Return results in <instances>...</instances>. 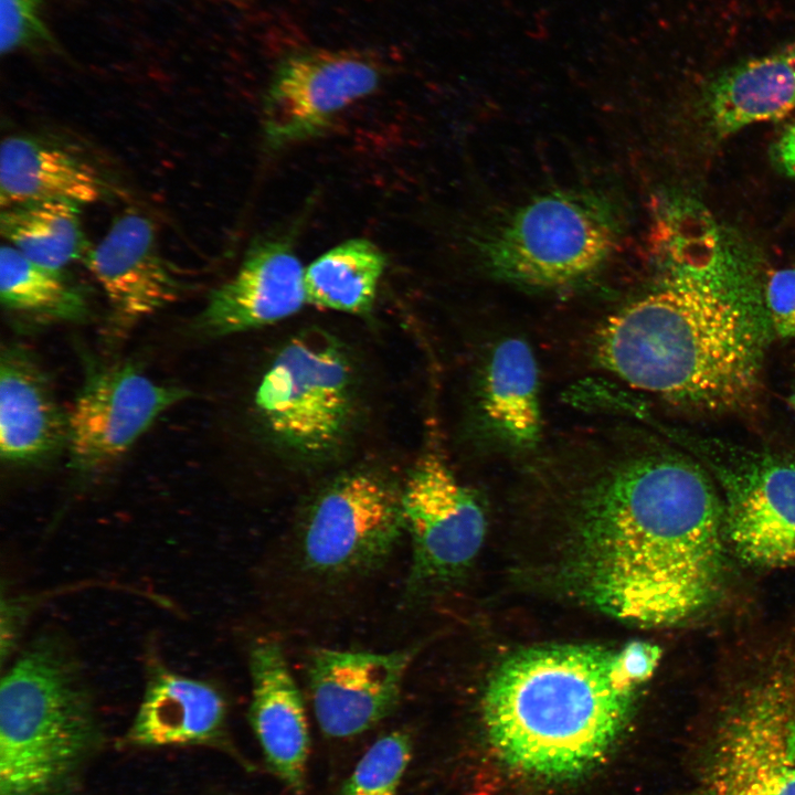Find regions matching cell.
<instances>
[{
	"mask_svg": "<svg viewBox=\"0 0 795 795\" xmlns=\"http://www.w3.org/2000/svg\"><path fill=\"white\" fill-rule=\"evenodd\" d=\"M550 465L575 488L577 572L596 607L661 626L717 603L731 551L722 497L701 462L619 434L589 441Z\"/></svg>",
	"mask_w": 795,
	"mask_h": 795,
	"instance_id": "6da1fadb",
	"label": "cell"
},
{
	"mask_svg": "<svg viewBox=\"0 0 795 795\" xmlns=\"http://www.w3.org/2000/svg\"><path fill=\"white\" fill-rule=\"evenodd\" d=\"M768 320L718 283L671 272L611 315L595 358L629 386L698 412L749 406L760 389Z\"/></svg>",
	"mask_w": 795,
	"mask_h": 795,
	"instance_id": "7a4b0ae2",
	"label": "cell"
},
{
	"mask_svg": "<svg viewBox=\"0 0 795 795\" xmlns=\"http://www.w3.org/2000/svg\"><path fill=\"white\" fill-rule=\"evenodd\" d=\"M636 689L619 672L617 651L584 645L523 650L488 685L489 741L519 772L573 780L610 753L627 724Z\"/></svg>",
	"mask_w": 795,
	"mask_h": 795,
	"instance_id": "3957f363",
	"label": "cell"
},
{
	"mask_svg": "<svg viewBox=\"0 0 795 795\" xmlns=\"http://www.w3.org/2000/svg\"><path fill=\"white\" fill-rule=\"evenodd\" d=\"M404 532L402 488L368 471L347 474L306 505L283 539L277 574L294 600L335 604L385 566Z\"/></svg>",
	"mask_w": 795,
	"mask_h": 795,
	"instance_id": "277c9868",
	"label": "cell"
},
{
	"mask_svg": "<svg viewBox=\"0 0 795 795\" xmlns=\"http://www.w3.org/2000/svg\"><path fill=\"white\" fill-rule=\"evenodd\" d=\"M83 680L52 636L11 664L0 686V795H41L80 759L94 731Z\"/></svg>",
	"mask_w": 795,
	"mask_h": 795,
	"instance_id": "5b68a950",
	"label": "cell"
},
{
	"mask_svg": "<svg viewBox=\"0 0 795 795\" xmlns=\"http://www.w3.org/2000/svg\"><path fill=\"white\" fill-rule=\"evenodd\" d=\"M622 220L604 194L558 189L513 209L476 241L477 256L496 277L536 288L582 282L616 250Z\"/></svg>",
	"mask_w": 795,
	"mask_h": 795,
	"instance_id": "8992f818",
	"label": "cell"
},
{
	"mask_svg": "<svg viewBox=\"0 0 795 795\" xmlns=\"http://www.w3.org/2000/svg\"><path fill=\"white\" fill-rule=\"evenodd\" d=\"M686 795H795V645L725 703Z\"/></svg>",
	"mask_w": 795,
	"mask_h": 795,
	"instance_id": "52a82bcc",
	"label": "cell"
},
{
	"mask_svg": "<svg viewBox=\"0 0 795 795\" xmlns=\"http://www.w3.org/2000/svg\"><path fill=\"white\" fill-rule=\"evenodd\" d=\"M255 404L280 446L307 458L327 456L343 444L352 426L357 404L352 361L327 332H301L272 361Z\"/></svg>",
	"mask_w": 795,
	"mask_h": 795,
	"instance_id": "ba28073f",
	"label": "cell"
},
{
	"mask_svg": "<svg viewBox=\"0 0 795 795\" xmlns=\"http://www.w3.org/2000/svg\"><path fill=\"white\" fill-rule=\"evenodd\" d=\"M723 502L730 551L759 569L795 568V457L698 442Z\"/></svg>",
	"mask_w": 795,
	"mask_h": 795,
	"instance_id": "9c48e42d",
	"label": "cell"
},
{
	"mask_svg": "<svg viewBox=\"0 0 795 795\" xmlns=\"http://www.w3.org/2000/svg\"><path fill=\"white\" fill-rule=\"evenodd\" d=\"M402 510L411 542L402 604L415 611L471 563L487 522L475 495L435 452L411 471L402 488Z\"/></svg>",
	"mask_w": 795,
	"mask_h": 795,
	"instance_id": "30bf717a",
	"label": "cell"
},
{
	"mask_svg": "<svg viewBox=\"0 0 795 795\" xmlns=\"http://www.w3.org/2000/svg\"><path fill=\"white\" fill-rule=\"evenodd\" d=\"M383 76L371 55L308 49L285 56L264 98L266 144L279 149L318 136L338 114L373 94Z\"/></svg>",
	"mask_w": 795,
	"mask_h": 795,
	"instance_id": "8fae6325",
	"label": "cell"
},
{
	"mask_svg": "<svg viewBox=\"0 0 795 795\" xmlns=\"http://www.w3.org/2000/svg\"><path fill=\"white\" fill-rule=\"evenodd\" d=\"M188 390L158 384L130 364L89 372L67 415L72 466L96 473L115 463Z\"/></svg>",
	"mask_w": 795,
	"mask_h": 795,
	"instance_id": "7c38bea8",
	"label": "cell"
},
{
	"mask_svg": "<svg viewBox=\"0 0 795 795\" xmlns=\"http://www.w3.org/2000/svg\"><path fill=\"white\" fill-rule=\"evenodd\" d=\"M418 648L391 651L314 649L306 676L322 732L332 738L362 733L398 706Z\"/></svg>",
	"mask_w": 795,
	"mask_h": 795,
	"instance_id": "4fadbf2b",
	"label": "cell"
},
{
	"mask_svg": "<svg viewBox=\"0 0 795 795\" xmlns=\"http://www.w3.org/2000/svg\"><path fill=\"white\" fill-rule=\"evenodd\" d=\"M85 264L121 325L155 314L181 294L180 282L160 254L152 222L134 210L112 222Z\"/></svg>",
	"mask_w": 795,
	"mask_h": 795,
	"instance_id": "5bb4252c",
	"label": "cell"
},
{
	"mask_svg": "<svg viewBox=\"0 0 795 795\" xmlns=\"http://www.w3.org/2000/svg\"><path fill=\"white\" fill-rule=\"evenodd\" d=\"M304 277L305 268L289 242H258L237 273L211 293L200 327L224 336L284 320L307 303Z\"/></svg>",
	"mask_w": 795,
	"mask_h": 795,
	"instance_id": "9a60e30c",
	"label": "cell"
},
{
	"mask_svg": "<svg viewBox=\"0 0 795 795\" xmlns=\"http://www.w3.org/2000/svg\"><path fill=\"white\" fill-rule=\"evenodd\" d=\"M250 719L266 760L294 791L305 784L309 732L305 704L282 645L262 637L251 646Z\"/></svg>",
	"mask_w": 795,
	"mask_h": 795,
	"instance_id": "2e32d148",
	"label": "cell"
},
{
	"mask_svg": "<svg viewBox=\"0 0 795 795\" xmlns=\"http://www.w3.org/2000/svg\"><path fill=\"white\" fill-rule=\"evenodd\" d=\"M67 441V415L36 363L18 348L1 353L0 453L8 462H31Z\"/></svg>",
	"mask_w": 795,
	"mask_h": 795,
	"instance_id": "e0dca14e",
	"label": "cell"
},
{
	"mask_svg": "<svg viewBox=\"0 0 795 795\" xmlns=\"http://www.w3.org/2000/svg\"><path fill=\"white\" fill-rule=\"evenodd\" d=\"M706 102L720 137L794 112L795 41L719 73L707 87Z\"/></svg>",
	"mask_w": 795,
	"mask_h": 795,
	"instance_id": "ac0fdd59",
	"label": "cell"
},
{
	"mask_svg": "<svg viewBox=\"0 0 795 795\" xmlns=\"http://www.w3.org/2000/svg\"><path fill=\"white\" fill-rule=\"evenodd\" d=\"M225 714L224 698L210 682L153 662L128 735L142 746L203 742L221 732Z\"/></svg>",
	"mask_w": 795,
	"mask_h": 795,
	"instance_id": "d6986e66",
	"label": "cell"
},
{
	"mask_svg": "<svg viewBox=\"0 0 795 795\" xmlns=\"http://www.w3.org/2000/svg\"><path fill=\"white\" fill-rule=\"evenodd\" d=\"M104 194L105 183L97 171L70 151L23 135H11L2 140V208L43 200L94 203Z\"/></svg>",
	"mask_w": 795,
	"mask_h": 795,
	"instance_id": "ffe728a7",
	"label": "cell"
},
{
	"mask_svg": "<svg viewBox=\"0 0 795 795\" xmlns=\"http://www.w3.org/2000/svg\"><path fill=\"white\" fill-rule=\"evenodd\" d=\"M481 388L486 423L506 445L534 447L541 435L540 372L531 347L520 338L492 350Z\"/></svg>",
	"mask_w": 795,
	"mask_h": 795,
	"instance_id": "44dd1931",
	"label": "cell"
},
{
	"mask_svg": "<svg viewBox=\"0 0 795 795\" xmlns=\"http://www.w3.org/2000/svg\"><path fill=\"white\" fill-rule=\"evenodd\" d=\"M80 206L67 200H43L2 208L1 234L26 258L62 271L71 263L85 262L92 248Z\"/></svg>",
	"mask_w": 795,
	"mask_h": 795,
	"instance_id": "7402d4cb",
	"label": "cell"
},
{
	"mask_svg": "<svg viewBox=\"0 0 795 795\" xmlns=\"http://www.w3.org/2000/svg\"><path fill=\"white\" fill-rule=\"evenodd\" d=\"M385 257L363 239L346 241L317 257L305 269L307 303L365 315L374 304Z\"/></svg>",
	"mask_w": 795,
	"mask_h": 795,
	"instance_id": "603a6c76",
	"label": "cell"
},
{
	"mask_svg": "<svg viewBox=\"0 0 795 795\" xmlns=\"http://www.w3.org/2000/svg\"><path fill=\"white\" fill-rule=\"evenodd\" d=\"M0 297L10 310L49 319L78 320L87 311L83 293L62 271L34 263L11 245L0 251Z\"/></svg>",
	"mask_w": 795,
	"mask_h": 795,
	"instance_id": "cb8c5ba5",
	"label": "cell"
},
{
	"mask_svg": "<svg viewBox=\"0 0 795 795\" xmlns=\"http://www.w3.org/2000/svg\"><path fill=\"white\" fill-rule=\"evenodd\" d=\"M411 752L409 733L393 731L381 736L358 762L341 795H395Z\"/></svg>",
	"mask_w": 795,
	"mask_h": 795,
	"instance_id": "d4e9b609",
	"label": "cell"
},
{
	"mask_svg": "<svg viewBox=\"0 0 795 795\" xmlns=\"http://www.w3.org/2000/svg\"><path fill=\"white\" fill-rule=\"evenodd\" d=\"M40 0H0V49L2 54L46 39Z\"/></svg>",
	"mask_w": 795,
	"mask_h": 795,
	"instance_id": "484cf974",
	"label": "cell"
},
{
	"mask_svg": "<svg viewBox=\"0 0 795 795\" xmlns=\"http://www.w3.org/2000/svg\"><path fill=\"white\" fill-rule=\"evenodd\" d=\"M764 298L771 329L780 337L795 339V266L768 276Z\"/></svg>",
	"mask_w": 795,
	"mask_h": 795,
	"instance_id": "4316f807",
	"label": "cell"
},
{
	"mask_svg": "<svg viewBox=\"0 0 795 795\" xmlns=\"http://www.w3.org/2000/svg\"><path fill=\"white\" fill-rule=\"evenodd\" d=\"M661 658V648L645 640H634L617 650V666L623 677L638 687L648 680Z\"/></svg>",
	"mask_w": 795,
	"mask_h": 795,
	"instance_id": "83f0119b",
	"label": "cell"
},
{
	"mask_svg": "<svg viewBox=\"0 0 795 795\" xmlns=\"http://www.w3.org/2000/svg\"><path fill=\"white\" fill-rule=\"evenodd\" d=\"M775 158L784 172L795 179V123L780 137L775 147Z\"/></svg>",
	"mask_w": 795,
	"mask_h": 795,
	"instance_id": "f1b7e54d",
	"label": "cell"
},
{
	"mask_svg": "<svg viewBox=\"0 0 795 795\" xmlns=\"http://www.w3.org/2000/svg\"><path fill=\"white\" fill-rule=\"evenodd\" d=\"M788 401H789L791 406H792V407L794 409V411H795V386H794L793 390H792V393H791V395H789Z\"/></svg>",
	"mask_w": 795,
	"mask_h": 795,
	"instance_id": "f546056e",
	"label": "cell"
},
{
	"mask_svg": "<svg viewBox=\"0 0 795 795\" xmlns=\"http://www.w3.org/2000/svg\"><path fill=\"white\" fill-rule=\"evenodd\" d=\"M225 1H241V0H225Z\"/></svg>",
	"mask_w": 795,
	"mask_h": 795,
	"instance_id": "4dcf8cb0",
	"label": "cell"
}]
</instances>
